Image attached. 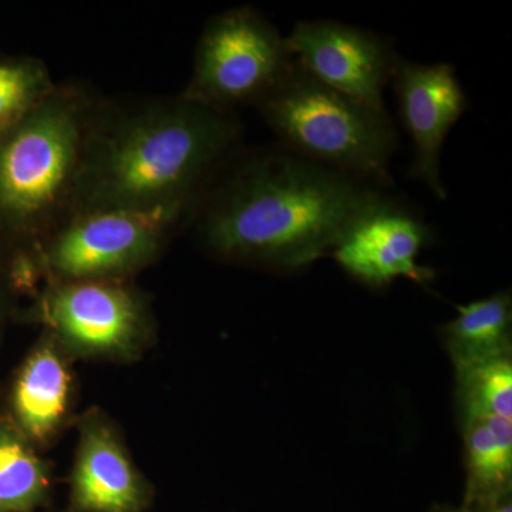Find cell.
<instances>
[{"instance_id": "4", "label": "cell", "mask_w": 512, "mask_h": 512, "mask_svg": "<svg viewBox=\"0 0 512 512\" xmlns=\"http://www.w3.org/2000/svg\"><path fill=\"white\" fill-rule=\"evenodd\" d=\"M258 109L285 150L379 188L392 185L397 134L387 113L329 89L295 60Z\"/></svg>"}, {"instance_id": "13", "label": "cell", "mask_w": 512, "mask_h": 512, "mask_svg": "<svg viewBox=\"0 0 512 512\" xmlns=\"http://www.w3.org/2000/svg\"><path fill=\"white\" fill-rule=\"evenodd\" d=\"M512 301L508 292L457 306L443 328L444 345L456 370L511 357Z\"/></svg>"}, {"instance_id": "3", "label": "cell", "mask_w": 512, "mask_h": 512, "mask_svg": "<svg viewBox=\"0 0 512 512\" xmlns=\"http://www.w3.org/2000/svg\"><path fill=\"white\" fill-rule=\"evenodd\" d=\"M96 104L82 87L57 84L0 131V245L22 251L72 211Z\"/></svg>"}, {"instance_id": "1", "label": "cell", "mask_w": 512, "mask_h": 512, "mask_svg": "<svg viewBox=\"0 0 512 512\" xmlns=\"http://www.w3.org/2000/svg\"><path fill=\"white\" fill-rule=\"evenodd\" d=\"M239 136L234 113L180 94L130 106L97 103L72 211L194 210Z\"/></svg>"}, {"instance_id": "10", "label": "cell", "mask_w": 512, "mask_h": 512, "mask_svg": "<svg viewBox=\"0 0 512 512\" xmlns=\"http://www.w3.org/2000/svg\"><path fill=\"white\" fill-rule=\"evenodd\" d=\"M390 83L400 119L412 138L410 177L427 185L439 200H446L441 153L448 134L467 109V94L456 70L448 63H414L399 57Z\"/></svg>"}, {"instance_id": "18", "label": "cell", "mask_w": 512, "mask_h": 512, "mask_svg": "<svg viewBox=\"0 0 512 512\" xmlns=\"http://www.w3.org/2000/svg\"><path fill=\"white\" fill-rule=\"evenodd\" d=\"M510 491H504V493H498L485 497L483 500L487 504V512H512Z\"/></svg>"}, {"instance_id": "2", "label": "cell", "mask_w": 512, "mask_h": 512, "mask_svg": "<svg viewBox=\"0 0 512 512\" xmlns=\"http://www.w3.org/2000/svg\"><path fill=\"white\" fill-rule=\"evenodd\" d=\"M377 188L285 148L255 153L204 192L197 234L228 261L303 268L333 251Z\"/></svg>"}, {"instance_id": "17", "label": "cell", "mask_w": 512, "mask_h": 512, "mask_svg": "<svg viewBox=\"0 0 512 512\" xmlns=\"http://www.w3.org/2000/svg\"><path fill=\"white\" fill-rule=\"evenodd\" d=\"M56 86L43 60L32 56L0 57V131L22 119Z\"/></svg>"}, {"instance_id": "5", "label": "cell", "mask_w": 512, "mask_h": 512, "mask_svg": "<svg viewBox=\"0 0 512 512\" xmlns=\"http://www.w3.org/2000/svg\"><path fill=\"white\" fill-rule=\"evenodd\" d=\"M188 211H72L28 248L18 251L15 271L42 275L46 284L128 281L163 252Z\"/></svg>"}, {"instance_id": "6", "label": "cell", "mask_w": 512, "mask_h": 512, "mask_svg": "<svg viewBox=\"0 0 512 512\" xmlns=\"http://www.w3.org/2000/svg\"><path fill=\"white\" fill-rule=\"evenodd\" d=\"M291 63L285 37L258 10L228 9L202 30L190 82L180 96L228 113L244 104L258 106Z\"/></svg>"}, {"instance_id": "12", "label": "cell", "mask_w": 512, "mask_h": 512, "mask_svg": "<svg viewBox=\"0 0 512 512\" xmlns=\"http://www.w3.org/2000/svg\"><path fill=\"white\" fill-rule=\"evenodd\" d=\"M69 360L55 339L45 333L13 379L9 419L36 447L49 443L69 416L73 393Z\"/></svg>"}, {"instance_id": "11", "label": "cell", "mask_w": 512, "mask_h": 512, "mask_svg": "<svg viewBox=\"0 0 512 512\" xmlns=\"http://www.w3.org/2000/svg\"><path fill=\"white\" fill-rule=\"evenodd\" d=\"M151 497L113 421L97 407L90 409L79 423L69 512H144Z\"/></svg>"}, {"instance_id": "14", "label": "cell", "mask_w": 512, "mask_h": 512, "mask_svg": "<svg viewBox=\"0 0 512 512\" xmlns=\"http://www.w3.org/2000/svg\"><path fill=\"white\" fill-rule=\"evenodd\" d=\"M50 485V468L35 444L0 417V512L35 511L46 503Z\"/></svg>"}, {"instance_id": "7", "label": "cell", "mask_w": 512, "mask_h": 512, "mask_svg": "<svg viewBox=\"0 0 512 512\" xmlns=\"http://www.w3.org/2000/svg\"><path fill=\"white\" fill-rule=\"evenodd\" d=\"M29 316L69 359L130 362L147 348L153 333L150 305L128 281L46 284Z\"/></svg>"}, {"instance_id": "16", "label": "cell", "mask_w": 512, "mask_h": 512, "mask_svg": "<svg viewBox=\"0 0 512 512\" xmlns=\"http://www.w3.org/2000/svg\"><path fill=\"white\" fill-rule=\"evenodd\" d=\"M463 426L488 417L512 419L511 357L456 370Z\"/></svg>"}, {"instance_id": "15", "label": "cell", "mask_w": 512, "mask_h": 512, "mask_svg": "<svg viewBox=\"0 0 512 512\" xmlns=\"http://www.w3.org/2000/svg\"><path fill=\"white\" fill-rule=\"evenodd\" d=\"M463 427L470 498L483 500L510 491L512 419L488 417Z\"/></svg>"}, {"instance_id": "8", "label": "cell", "mask_w": 512, "mask_h": 512, "mask_svg": "<svg viewBox=\"0 0 512 512\" xmlns=\"http://www.w3.org/2000/svg\"><path fill=\"white\" fill-rule=\"evenodd\" d=\"M285 42L292 59L313 79L386 113L384 89L399 59L392 39L335 20H301Z\"/></svg>"}, {"instance_id": "9", "label": "cell", "mask_w": 512, "mask_h": 512, "mask_svg": "<svg viewBox=\"0 0 512 512\" xmlns=\"http://www.w3.org/2000/svg\"><path fill=\"white\" fill-rule=\"evenodd\" d=\"M431 228L402 202L380 195L343 232L332 254L350 276L375 288L397 278L426 284L431 271L419 265Z\"/></svg>"}, {"instance_id": "19", "label": "cell", "mask_w": 512, "mask_h": 512, "mask_svg": "<svg viewBox=\"0 0 512 512\" xmlns=\"http://www.w3.org/2000/svg\"><path fill=\"white\" fill-rule=\"evenodd\" d=\"M6 313H8V295H6L5 276L0 266V338H2L3 326H5Z\"/></svg>"}]
</instances>
